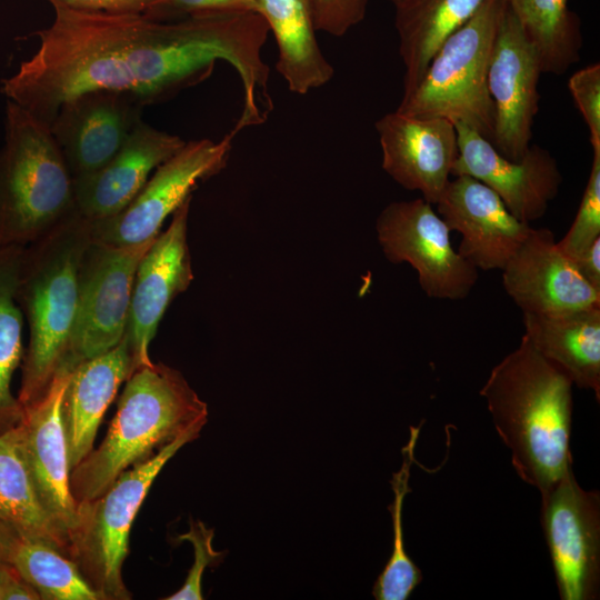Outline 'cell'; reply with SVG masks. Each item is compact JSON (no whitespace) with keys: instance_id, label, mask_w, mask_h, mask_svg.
<instances>
[{"instance_id":"cell-6","label":"cell","mask_w":600,"mask_h":600,"mask_svg":"<svg viewBox=\"0 0 600 600\" xmlns=\"http://www.w3.org/2000/svg\"><path fill=\"white\" fill-rule=\"evenodd\" d=\"M506 0H486L476 14L449 36L433 54L398 111L462 123L490 142L494 111L487 88L489 59Z\"/></svg>"},{"instance_id":"cell-1","label":"cell","mask_w":600,"mask_h":600,"mask_svg":"<svg viewBox=\"0 0 600 600\" xmlns=\"http://www.w3.org/2000/svg\"><path fill=\"white\" fill-rule=\"evenodd\" d=\"M51 4L53 22L34 32L37 51L1 81L7 100L48 127L60 106L79 93L124 91L147 106L203 80L219 60L240 77L244 116H257L271 101L269 67L262 59L269 27L256 11L164 21Z\"/></svg>"},{"instance_id":"cell-2","label":"cell","mask_w":600,"mask_h":600,"mask_svg":"<svg viewBox=\"0 0 600 600\" xmlns=\"http://www.w3.org/2000/svg\"><path fill=\"white\" fill-rule=\"evenodd\" d=\"M572 381L522 336L480 389L494 428L526 483L547 493L572 471Z\"/></svg>"},{"instance_id":"cell-13","label":"cell","mask_w":600,"mask_h":600,"mask_svg":"<svg viewBox=\"0 0 600 600\" xmlns=\"http://www.w3.org/2000/svg\"><path fill=\"white\" fill-rule=\"evenodd\" d=\"M72 370L60 367L43 396L21 408V414L12 427L40 503L69 540L79 518L78 504L70 488L61 406Z\"/></svg>"},{"instance_id":"cell-34","label":"cell","mask_w":600,"mask_h":600,"mask_svg":"<svg viewBox=\"0 0 600 600\" xmlns=\"http://www.w3.org/2000/svg\"><path fill=\"white\" fill-rule=\"evenodd\" d=\"M232 10L254 11L253 0H159L143 14L167 21L197 13Z\"/></svg>"},{"instance_id":"cell-9","label":"cell","mask_w":600,"mask_h":600,"mask_svg":"<svg viewBox=\"0 0 600 600\" xmlns=\"http://www.w3.org/2000/svg\"><path fill=\"white\" fill-rule=\"evenodd\" d=\"M236 132L221 140L199 139L186 144L160 164L133 200L113 217L89 221L91 240L131 246L154 239L168 217L204 180L227 164Z\"/></svg>"},{"instance_id":"cell-10","label":"cell","mask_w":600,"mask_h":600,"mask_svg":"<svg viewBox=\"0 0 600 600\" xmlns=\"http://www.w3.org/2000/svg\"><path fill=\"white\" fill-rule=\"evenodd\" d=\"M376 231L386 258L409 263L428 297L462 300L471 292L479 270L453 249L451 231L423 198L389 203Z\"/></svg>"},{"instance_id":"cell-16","label":"cell","mask_w":600,"mask_h":600,"mask_svg":"<svg viewBox=\"0 0 600 600\" xmlns=\"http://www.w3.org/2000/svg\"><path fill=\"white\" fill-rule=\"evenodd\" d=\"M192 197L171 216L136 270L126 337L133 370L152 362L149 347L170 303L193 281L188 244V217Z\"/></svg>"},{"instance_id":"cell-38","label":"cell","mask_w":600,"mask_h":600,"mask_svg":"<svg viewBox=\"0 0 600 600\" xmlns=\"http://www.w3.org/2000/svg\"><path fill=\"white\" fill-rule=\"evenodd\" d=\"M8 573L9 564L0 560V600H3Z\"/></svg>"},{"instance_id":"cell-22","label":"cell","mask_w":600,"mask_h":600,"mask_svg":"<svg viewBox=\"0 0 600 600\" xmlns=\"http://www.w3.org/2000/svg\"><path fill=\"white\" fill-rule=\"evenodd\" d=\"M524 337L580 389L600 401V304L558 313L523 312Z\"/></svg>"},{"instance_id":"cell-3","label":"cell","mask_w":600,"mask_h":600,"mask_svg":"<svg viewBox=\"0 0 600 600\" xmlns=\"http://www.w3.org/2000/svg\"><path fill=\"white\" fill-rule=\"evenodd\" d=\"M207 421V403L180 371L161 362L138 367L126 380L103 441L70 471L77 504L96 499L123 471L182 434L201 431Z\"/></svg>"},{"instance_id":"cell-24","label":"cell","mask_w":600,"mask_h":600,"mask_svg":"<svg viewBox=\"0 0 600 600\" xmlns=\"http://www.w3.org/2000/svg\"><path fill=\"white\" fill-rule=\"evenodd\" d=\"M486 0H398L396 29L404 64L403 96L421 81L444 40L470 20Z\"/></svg>"},{"instance_id":"cell-31","label":"cell","mask_w":600,"mask_h":600,"mask_svg":"<svg viewBox=\"0 0 600 600\" xmlns=\"http://www.w3.org/2000/svg\"><path fill=\"white\" fill-rule=\"evenodd\" d=\"M213 529H209L200 520L190 519L188 532L180 534L179 540H186L193 547L194 560L181 588L167 597L166 600H201L202 574L207 567L219 566L226 551H217L212 547Z\"/></svg>"},{"instance_id":"cell-25","label":"cell","mask_w":600,"mask_h":600,"mask_svg":"<svg viewBox=\"0 0 600 600\" xmlns=\"http://www.w3.org/2000/svg\"><path fill=\"white\" fill-rule=\"evenodd\" d=\"M0 524L69 557L70 540L40 503L12 428L0 434Z\"/></svg>"},{"instance_id":"cell-19","label":"cell","mask_w":600,"mask_h":600,"mask_svg":"<svg viewBox=\"0 0 600 600\" xmlns=\"http://www.w3.org/2000/svg\"><path fill=\"white\" fill-rule=\"evenodd\" d=\"M506 292L522 312L558 313L600 304L594 290L547 228H532L502 269Z\"/></svg>"},{"instance_id":"cell-26","label":"cell","mask_w":600,"mask_h":600,"mask_svg":"<svg viewBox=\"0 0 600 600\" xmlns=\"http://www.w3.org/2000/svg\"><path fill=\"white\" fill-rule=\"evenodd\" d=\"M0 560L46 600H98L78 566L53 547L0 524Z\"/></svg>"},{"instance_id":"cell-28","label":"cell","mask_w":600,"mask_h":600,"mask_svg":"<svg viewBox=\"0 0 600 600\" xmlns=\"http://www.w3.org/2000/svg\"><path fill=\"white\" fill-rule=\"evenodd\" d=\"M420 430L421 424L410 427L409 440L401 450V467L390 480L393 500L388 509L392 520L393 540L391 556L373 584L372 596L377 600H407L422 581L421 570L407 553L402 523L403 501L411 491L409 479L411 466L416 461L414 449Z\"/></svg>"},{"instance_id":"cell-5","label":"cell","mask_w":600,"mask_h":600,"mask_svg":"<svg viewBox=\"0 0 600 600\" xmlns=\"http://www.w3.org/2000/svg\"><path fill=\"white\" fill-rule=\"evenodd\" d=\"M73 212V179L49 127L7 100L0 149V250L29 246Z\"/></svg>"},{"instance_id":"cell-8","label":"cell","mask_w":600,"mask_h":600,"mask_svg":"<svg viewBox=\"0 0 600 600\" xmlns=\"http://www.w3.org/2000/svg\"><path fill=\"white\" fill-rule=\"evenodd\" d=\"M154 239L131 246L90 241L80 261L77 316L62 367L74 369L124 337L136 270Z\"/></svg>"},{"instance_id":"cell-4","label":"cell","mask_w":600,"mask_h":600,"mask_svg":"<svg viewBox=\"0 0 600 600\" xmlns=\"http://www.w3.org/2000/svg\"><path fill=\"white\" fill-rule=\"evenodd\" d=\"M90 241L89 221L74 211L23 248L16 287L29 327L17 398L21 408L43 396L66 361L77 316L80 261Z\"/></svg>"},{"instance_id":"cell-11","label":"cell","mask_w":600,"mask_h":600,"mask_svg":"<svg viewBox=\"0 0 600 600\" xmlns=\"http://www.w3.org/2000/svg\"><path fill=\"white\" fill-rule=\"evenodd\" d=\"M541 527L561 600H594L600 589V493L572 471L541 496Z\"/></svg>"},{"instance_id":"cell-23","label":"cell","mask_w":600,"mask_h":600,"mask_svg":"<svg viewBox=\"0 0 600 600\" xmlns=\"http://www.w3.org/2000/svg\"><path fill=\"white\" fill-rule=\"evenodd\" d=\"M278 46L277 70L291 92L306 94L327 84L334 70L321 51L312 0H253Z\"/></svg>"},{"instance_id":"cell-20","label":"cell","mask_w":600,"mask_h":600,"mask_svg":"<svg viewBox=\"0 0 600 600\" xmlns=\"http://www.w3.org/2000/svg\"><path fill=\"white\" fill-rule=\"evenodd\" d=\"M186 142L141 120L106 166L73 180L74 211L88 221L116 216L133 200L153 171Z\"/></svg>"},{"instance_id":"cell-15","label":"cell","mask_w":600,"mask_h":600,"mask_svg":"<svg viewBox=\"0 0 600 600\" xmlns=\"http://www.w3.org/2000/svg\"><path fill=\"white\" fill-rule=\"evenodd\" d=\"M454 126L458 157L452 176L467 174L481 181L522 222L530 224L542 218L562 184V174L551 153L538 144H530L519 161L509 160L470 127Z\"/></svg>"},{"instance_id":"cell-27","label":"cell","mask_w":600,"mask_h":600,"mask_svg":"<svg viewBox=\"0 0 600 600\" xmlns=\"http://www.w3.org/2000/svg\"><path fill=\"white\" fill-rule=\"evenodd\" d=\"M569 0H506L523 34L536 49L543 73L563 74L579 61L582 34Z\"/></svg>"},{"instance_id":"cell-36","label":"cell","mask_w":600,"mask_h":600,"mask_svg":"<svg viewBox=\"0 0 600 600\" xmlns=\"http://www.w3.org/2000/svg\"><path fill=\"white\" fill-rule=\"evenodd\" d=\"M579 274L600 292V238L588 249L570 259Z\"/></svg>"},{"instance_id":"cell-30","label":"cell","mask_w":600,"mask_h":600,"mask_svg":"<svg viewBox=\"0 0 600 600\" xmlns=\"http://www.w3.org/2000/svg\"><path fill=\"white\" fill-rule=\"evenodd\" d=\"M600 238V150H593L592 166L578 212L559 249L573 259Z\"/></svg>"},{"instance_id":"cell-18","label":"cell","mask_w":600,"mask_h":600,"mask_svg":"<svg viewBox=\"0 0 600 600\" xmlns=\"http://www.w3.org/2000/svg\"><path fill=\"white\" fill-rule=\"evenodd\" d=\"M436 203L450 231L461 234L458 253L477 270H502L531 231L481 181L453 176Z\"/></svg>"},{"instance_id":"cell-29","label":"cell","mask_w":600,"mask_h":600,"mask_svg":"<svg viewBox=\"0 0 600 600\" xmlns=\"http://www.w3.org/2000/svg\"><path fill=\"white\" fill-rule=\"evenodd\" d=\"M24 247L0 250V420L16 421L21 407L10 389L12 374L23 357V314L16 287Z\"/></svg>"},{"instance_id":"cell-39","label":"cell","mask_w":600,"mask_h":600,"mask_svg":"<svg viewBox=\"0 0 600 600\" xmlns=\"http://www.w3.org/2000/svg\"><path fill=\"white\" fill-rule=\"evenodd\" d=\"M390 1H392L393 3H396L398 0H390Z\"/></svg>"},{"instance_id":"cell-35","label":"cell","mask_w":600,"mask_h":600,"mask_svg":"<svg viewBox=\"0 0 600 600\" xmlns=\"http://www.w3.org/2000/svg\"><path fill=\"white\" fill-rule=\"evenodd\" d=\"M79 11L106 13H144L159 0H48Z\"/></svg>"},{"instance_id":"cell-7","label":"cell","mask_w":600,"mask_h":600,"mask_svg":"<svg viewBox=\"0 0 600 600\" xmlns=\"http://www.w3.org/2000/svg\"><path fill=\"white\" fill-rule=\"evenodd\" d=\"M190 431L148 459L123 471L99 497L78 504V526L70 539L69 558L102 600H127L131 596L122 580L129 552V534L149 489L176 452L197 439Z\"/></svg>"},{"instance_id":"cell-37","label":"cell","mask_w":600,"mask_h":600,"mask_svg":"<svg viewBox=\"0 0 600 600\" xmlns=\"http://www.w3.org/2000/svg\"><path fill=\"white\" fill-rule=\"evenodd\" d=\"M39 593L26 582L10 566L3 600H38Z\"/></svg>"},{"instance_id":"cell-33","label":"cell","mask_w":600,"mask_h":600,"mask_svg":"<svg viewBox=\"0 0 600 600\" xmlns=\"http://www.w3.org/2000/svg\"><path fill=\"white\" fill-rule=\"evenodd\" d=\"M368 0H312L317 30L334 37L346 34L360 23Z\"/></svg>"},{"instance_id":"cell-17","label":"cell","mask_w":600,"mask_h":600,"mask_svg":"<svg viewBox=\"0 0 600 600\" xmlns=\"http://www.w3.org/2000/svg\"><path fill=\"white\" fill-rule=\"evenodd\" d=\"M376 130L382 169L400 186L421 192L424 200L436 204L458 157L454 123L396 110L378 119Z\"/></svg>"},{"instance_id":"cell-14","label":"cell","mask_w":600,"mask_h":600,"mask_svg":"<svg viewBox=\"0 0 600 600\" xmlns=\"http://www.w3.org/2000/svg\"><path fill=\"white\" fill-rule=\"evenodd\" d=\"M144 102L114 90H91L63 102L49 124L72 179L106 166L142 120Z\"/></svg>"},{"instance_id":"cell-12","label":"cell","mask_w":600,"mask_h":600,"mask_svg":"<svg viewBox=\"0 0 600 600\" xmlns=\"http://www.w3.org/2000/svg\"><path fill=\"white\" fill-rule=\"evenodd\" d=\"M541 73L536 49L506 3L489 59L487 88L494 111L491 143L509 160L519 161L531 144Z\"/></svg>"},{"instance_id":"cell-32","label":"cell","mask_w":600,"mask_h":600,"mask_svg":"<svg viewBox=\"0 0 600 600\" xmlns=\"http://www.w3.org/2000/svg\"><path fill=\"white\" fill-rule=\"evenodd\" d=\"M568 89L590 134L593 150H600V64L592 63L573 72Z\"/></svg>"},{"instance_id":"cell-21","label":"cell","mask_w":600,"mask_h":600,"mask_svg":"<svg viewBox=\"0 0 600 600\" xmlns=\"http://www.w3.org/2000/svg\"><path fill=\"white\" fill-rule=\"evenodd\" d=\"M132 371L126 334L116 347L71 371L61 406L70 471L93 449L101 419Z\"/></svg>"}]
</instances>
